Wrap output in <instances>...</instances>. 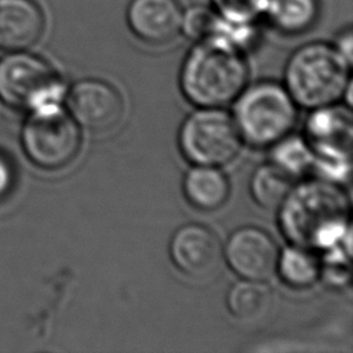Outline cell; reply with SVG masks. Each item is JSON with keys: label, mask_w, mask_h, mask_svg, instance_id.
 <instances>
[{"label": "cell", "mask_w": 353, "mask_h": 353, "mask_svg": "<svg viewBox=\"0 0 353 353\" xmlns=\"http://www.w3.org/2000/svg\"><path fill=\"white\" fill-rule=\"evenodd\" d=\"M279 208L283 233L295 245L330 250L350 234L347 197L328 181L292 188Z\"/></svg>", "instance_id": "cell-1"}, {"label": "cell", "mask_w": 353, "mask_h": 353, "mask_svg": "<svg viewBox=\"0 0 353 353\" xmlns=\"http://www.w3.org/2000/svg\"><path fill=\"white\" fill-rule=\"evenodd\" d=\"M248 68L241 50L218 39L201 40L188 54L181 70L185 97L201 108H221L244 90Z\"/></svg>", "instance_id": "cell-2"}, {"label": "cell", "mask_w": 353, "mask_h": 353, "mask_svg": "<svg viewBox=\"0 0 353 353\" xmlns=\"http://www.w3.org/2000/svg\"><path fill=\"white\" fill-rule=\"evenodd\" d=\"M350 61L335 47L313 41L299 47L285 66L287 91L295 103L316 109L343 97Z\"/></svg>", "instance_id": "cell-3"}, {"label": "cell", "mask_w": 353, "mask_h": 353, "mask_svg": "<svg viewBox=\"0 0 353 353\" xmlns=\"http://www.w3.org/2000/svg\"><path fill=\"white\" fill-rule=\"evenodd\" d=\"M234 106V123L243 139L254 146L276 143L290 134L296 120L295 102L285 88L272 81L243 90Z\"/></svg>", "instance_id": "cell-4"}, {"label": "cell", "mask_w": 353, "mask_h": 353, "mask_svg": "<svg viewBox=\"0 0 353 353\" xmlns=\"http://www.w3.org/2000/svg\"><path fill=\"white\" fill-rule=\"evenodd\" d=\"M29 159L46 170H59L74 160L81 135L74 119L58 105L34 109L22 132Z\"/></svg>", "instance_id": "cell-5"}, {"label": "cell", "mask_w": 353, "mask_h": 353, "mask_svg": "<svg viewBox=\"0 0 353 353\" xmlns=\"http://www.w3.org/2000/svg\"><path fill=\"white\" fill-rule=\"evenodd\" d=\"M179 146L196 165H223L241 148V135L234 120L218 108H201L183 121Z\"/></svg>", "instance_id": "cell-6"}, {"label": "cell", "mask_w": 353, "mask_h": 353, "mask_svg": "<svg viewBox=\"0 0 353 353\" xmlns=\"http://www.w3.org/2000/svg\"><path fill=\"white\" fill-rule=\"evenodd\" d=\"M306 142L314 154L313 167L325 178H347L352 143L349 109L331 105L313 109L306 123Z\"/></svg>", "instance_id": "cell-7"}, {"label": "cell", "mask_w": 353, "mask_h": 353, "mask_svg": "<svg viewBox=\"0 0 353 353\" xmlns=\"http://www.w3.org/2000/svg\"><path fill=\"white\" fill-rule=\"evenodd\" d=\"M61 84L54 70L40 58L12 54L0 61V98L18 109L57 105Z\"/></svg>", "instance_id": "cell-8"}, {"label": "cell", "mask_w": 353, "mask_h": 353, "mask_svg": "<svg viewBox=\"0 0 353 353\" xmlns=\"http://www.w3.org/2000/svg\"><path fill=\"white\" fill-rule=\"evenodd\" d=\"M68 108L77 124L94 132H105L120 123L124 102L120 92L109 83L87 79L72 87Z\"/></svg>", "instance_id": "cell-9"}, {"label": "cell", "mask_w": 353, "mask_h": 353, "mask_svg": "<svg viewBox=\"0 0 353 353\" xmlns=\"http://www.w3.org/2000/svg\"><path fill=\"white\" fill-rule=\"evenodd\" d=\"M223 255L243 279L263 281L276 272L279 250L268 232L245 226L230 234Z\"/></svg>", "instance_id": "cell-10"}, {"label": "cell", "mask_w": 353, "mask_h": 353, "mask_svg": "<svg viewBox=\"0 0 353 353\" xmlns=\"http://www.w3.org/2000/svg\"><path fill=\"white\" fill-rule=\"evenodd\" d=\"M170 255L182 273L203 279L218 272L223 250L214 232L205 226L189 223L174 233Z\"/></svg>", "instance_id": "cell-11"}, {"label": "cell", "mask_w": 353, "mask_h": 353, "mask_svg": "<svg viewBox=\"0 0 353 353\" xmlns=\"http://www.w3.org/2000/svg\"><path fill=\"white\" fill-rule=\"evenodd\" d=\"M131 32L149 44H165L181 32L183 11L178 0H131L127 7Z\"/></svg>", "instance_id": "cell-12"}, {"label": "cell", "mask_w": 353, "mask_h": 353, "mask_svg": "<svg viewBox=\"0 0 353 353\" xmlns=\"http://www.w3.org/2000/svg\"><path fill=\"white\" fill-rule=\"evenodd\" d=\"M46 18L34 0H0V48L21 51L43 36Z\"/></svg>", "instance_id": "cell-13"}, {"label": "cell", "mask_w": 353, "mask_h": 353, "mask_svg": "<svg viewBox=\"0 0 353 353\" xmlns=\"http://www.w3.org/2000/svg\"><path fill=\"white\" fill-rule=\"evenodd\" d=\"M188 201L203 211H212L225 204L229 197V182L223 172L211 165L190 168L183 179Z\"/></svg>", "instance_id": "cell-14"}, {"label": "cell", "mask_w": 353, "mask_h": 353, "mask_svg": "<svg viewBox=\"0 0 353 353\" xmlns=\"http://www.w3.org/2000/svg\"><path fill=\"white\" fill-rule=\"evenodd\" d=\"M276 270L285 284L294 288H307L321 276L320 258L301 245H290L279 254Z\"/></svg>", "instance_id": "cell-15"}, {"label": "cell", "mask_w": 353, "mask_h": 353, "mask_svg": "<svg viewBox=\"0 0 353 353\" xmlns=\"http://www.w3.org/2000/svg\"><path fill=\"white\" fill-rule=\"evenodd\" d=\"M265 14L281 32L302 33L319 14V0H268Z\"/></svg>", "instance_id": "cell-16"}, {"label": "cell", "mask_w": 353, "mask_h": 353, "mask_svg": "<svg viewBox=\"0 0 353 353\" xmlns=\"http://www.w3.org/2000/svg\"><path fill=\"white\" fill-rule=\"evenodd\" d=\"M272 295L269 288L258 280L243 279L236 283L228 294V306L230 313L244 321H252L262 317L270 306Z\"/></svg>", "instance_id": "cell-17"}, {"label": "cell", "mask_w": 353, "mask_h": 353, "mask_svg": "<svg viewBox=\"0 0 353 353\" xmlns=\"http://www.w3.org/2000/svg\"><path fill=\"white\" fill-rule=\"evenodd\" d=\"M292 189V176L276 164L258 167L251 178V194L263 208H279Z\"/></svg>", "instance_id": "cell-18"}, {"label": "cell", "mask_w": 353, "mask_h": 353, "mask_svg": "<svg viewBox=\"0 0 353 353\" xmlns=\"http://www.w3.org/2000/svg\"><path fill=\"white\" fill-rule=\"evenodd\" d=\"M273 164L284 170L292 178L305 174L314 164V154L301 137H284L274 143L272 152Z\"/></svg>", "instance_id": "cell-19"}, {"label": "cell", "mask_w": 353, "mask_h": 353, "mask_svg": "<svg viewBox=\"0 0 353 353\" xmlns=\"http://www.w3.org/2000/svg\"><path fill=\"white\" fill-rule=\"evenodd\" d=\"M219 22L221 17L214 11L212 7L194 6L183 12L181 30L199 41L208 40L215 37Z\"/></svg>", "instance_id": "cell-20"}, {"label": "cell", "mask_w": 353, "mask_h": 353, "mask_svg": "<svg viewBox=\"0 0 353 353\" xmlns=\"http://www.w3.org/2000/svg\"><path fill=\"white\" fill-rule=\"evenodd\" d=\"M214 11L234 23H248L265 14L268 0H211Z\"/></svg>", "instance_id": "cell-21"}, {"label": "cell", "mask_w": 353, "mask_h": 353, "mask_svg": "<svg viewBox=\"0 0 353 353\" xmlns=\"http://www.w3.org/2000/svg\"><path fill=\"white\" fill-rule=\"evenodd\" d=\"M12 183V172L4 159L0 157V197H3Z\"/></svg>", "instance_id": "cell-22"}, {"label": "cell", "mask_w": 353, "mask_h": 353, "mask_svg": "<svg viewBox=\"0 0 353 353\" xmlns=\"http://www.w3.org/2000/svg\"><path fill=\"white\" fill-rule=\"evenodd\" d=\"M350 62H352V32L346 30L341 34L339 40L334 44Z\"/></svg>", "instance_id": "cell-23"}]
</instances>
